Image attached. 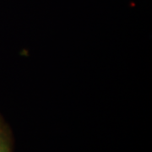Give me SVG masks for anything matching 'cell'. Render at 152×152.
<instances>
[{
  "label": "cell",
  "instance_id": "6da1fadb",
  "mask_svg": "<svg viewBox=\"0 0 152 152\" xmlns=\"http://www.w3.org/2000/svg\"><path fill=\"white\" fill-rule=\"evenodd\" d=\"M13 140L10 129L5 126L0 131V152H12Z\"/></svg>",
  "mask_w": 152,
  "mask_h": 152
},
{
  "label": "cell",
  "instance_id": "7a4b0ae2",
  "mask_svg": "<svg viewBox=\"0 0 152 152\" xmlns=\"http://www.w3.org/2000/svg\"><path fill=\"white\" fill-rule=\"evenodd\" d=\"M4 126H5V124H4V120H3V118H2V117L0 116V131L2 130V129H3Z\"/></svg>",
  "mask_w": 152,
  "mask_h": 152
}]
</instances>
